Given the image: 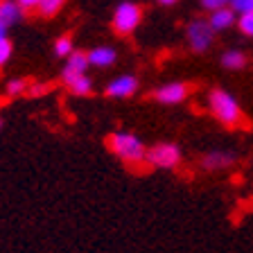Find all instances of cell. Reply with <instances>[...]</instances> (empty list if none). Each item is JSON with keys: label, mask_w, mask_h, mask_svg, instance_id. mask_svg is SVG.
<instances>
[{"label": "cell", "mask_w": 253, "mask_h": 253, "mask_svg": "<svg viewBox=\"0 0 253 253\" xmlns=\"http://www.w3.org/2000/svg\"><path fill=\"white\" fill-rule=\"evenodd\" d=\"M208 111L219 125L228 126V129H240V126L247 125L240 102L224 88H212L208 93Z\"/></svg>", "instance_id": "1"}, {"label": "cell", "mask_w": 253, "mask_h": 253, "mask_svg": "<svg viewBox=\"0 0 253 253\" xmlns=\"http://www.w3.org/2000/svg\"><path fill=\"white\" fill-rule=\"evenodd\" d=\"M106 147L120 158L122 163L126 165H142L147 163V149H145V142L136 136V133L129 131H113L106 138Z\"/></svg>", "instance_id": "2"}, {"label": "cell", "mask_w": 253, "mask_h": 253, "mask_svg": "<svg viewBox=\"0 0 253 253\" xmlns=\"http://www.w3.org/2000/svg\"><path fill=\"white\" fill-rule=\"evenodd\" d=\"M142 21V7L133 0H122L120 5L113 9L111 16V30L116 32L118 37H129L136 32V27Z\"/></svg>", "instance_id": "3"}, {"label": "cell", "mask_w": 253, "mask_h": 253, "mask_svg": "<svg viewBox=\"0 0 253 253\" xmlns=\"http://www.w3.org/2000/svg\"><path fill=\"white\" fill-rule=\"evenodd\" d=\"M181 147L174 142H156L147 149V165L156 169H174L181 163Z\"/></svg>", "instance_id": "4"}, {"label": "cell", "mask_w": 253, "mask_h": 253, "mask_svg": "<svg viewBox=\"0 0 253 253\" xmlns=\"http://www.w3.org/2000/svg\"><path fill=\"white\" fill-rule=\"evenodd\" d=\"M185 37H188L190 50L197 54H204L211 50L212 45V37H215V30L211 27V23L204 21V18H192L185 27Z\"/></svg>", "instance_id": "5"}, {"label": "cell", "mask_w": 253, "mask_h": 253, "mask_svg": "<svg viewBox=\"0 0 253 253\" xmlns=\"http://www.w3.org/2000/svg\"><path fill=\"white\" fill-rule=\"evenodd\" d=\"M190 90H192V86L188 84V82H169V84H163L158 86L156 90L152 93V100H156L158 104H181V102L188 100Z\"/></svg>", "instance_id": "6"}, {"label": "cell", "mask_w": 253, "mask_h": 253, "mask_svg": "<svg viewBox=\"0 0 253 253\" xmlns=\"http://www.w3.org/2000/svg\"><path fill=\"white\" fill-rule=\"evenodd\" d=\"M138 86H140V82L136 75H120L106 84L104 95L111 100H126V97H133L138 93Z\"/></svg>", "instance_id": "7"}, {"label": "cell", "mask_w": 253, "mask_h": 253, "mask_svg": "<svg viewBox=\"0 0 253 253\" xmlns=\"http://www.w3.org/2000/svg\"><path fill=\"white\" fill-rule=\"evenodd\" d=\"M61 82L75 97H88L93 95V79L86 73H73V70H61Z\"/></svg>", "instance_id": "8"}, {"label": "cell", "mask_w": 253, "mask_h": 253, "mask_svg": "<svg viewBox=\"0 0 253 253\" xmlns=\"http://www.w3.org/2000/svg\"><path fill=\"white\" fill-rule=\"evenodd\" d=\"M237 156L231 152H224V149H215V152H208L201 156V168L206 172H219V169H228L231 165H235Z\"/></svg>", "instance_id": "9"}, {"label": "cell", "mask_w": 253, "mask_h": 253, "mask_svg": "<svg viewBox=\"0 0 253 253\" xmlns=\"http://www.w3.org/2000/svg\"><path fill=\"white\" fill-rule=\"evenodd\" d=\"M25 18V9H23L16 0H2L0 2V23L5 27H14Z\"/></svg>", "instance_id": "10"}, {"label": "cell", "mask_w": 253, "mask_h": 253, "mask_svg": "<svg viewBox=\"0 0 253 253\" xmlns=\"http://www.w3.org/2000/svg\"><path fill=\"white\" fill-rule=\"evenodd\" d=\"M208 23H211V27L215 32L228 30V27L235 25V9H233V7H228V5L217 7V9L211 11V18H208Z\"/></svg>", "instance_id": "11"}, {"label": "cell", "mask_w": 253, "mask_h": 253, "mask_svg": "<svg viewBox=\"0 0 253 253\" xmlns=\"http://www.w3.org/2000/svg\"><path fill=\"white\" fill-rule=\"evenodd\" d=\"M118 59V52L111 45H97L93 50H88V61L95 68H109L113 66Z\"/></svg>", "instance_id": "12"}, {"label": "cell", "mask_w": 253, "mask_h": 253, "mask_svg": "<svg viewBox=\"0 0 253 253\" xmlns=\"http://www.w3.org/2000/svg\"><path fill=\"white\" fill-rule=\"evenodd\" d=\"M90 66L88 61V52H82V50H73L70 57H66V66L63 70H73V73H86Z\"/></svg>", "instance_id": "13"}, {"label": "cell", "mask_w": 253, "mask_h": 253, "mask_svg": "<svg viewBox=\"0 0 253 253\" xmlns=\"http://www.w3.org/2000/svg\"><path fill=\"white\" fill-rule=\"evenodd\" d=\"M221 66L228 70H242L247 66V54L240 50H228L221 54Z\"/></svg>", "instance_id": "14"}, {"label": "cell", "mask_w": 253, "mask_h": 253, "mask_svg": "<svg viewBox=\"0 0 253 253\" xmlns=\"http://www.w3.org/2000/svg\"><path fill=\"white\" fill-rule=\"evenodd\" d=\"M66 2H68V0H41L37 7V14L41 16V18H54V16L66 7Z\"/></svg>", "instance_id": "15"}, {"label": "cell", "mask_w": 253, "mask_h": 253, "mask_svg": "<svg viewBox=\"0 0 253 253\" xmlns=\"http://www.w3.org/2000/svg\"><path fill=\"white\" fill-rule=\"evenodd\" d=\"M73 50H75V45H73V37H70V34H61V37L54 41V45H52L54 57H59V59L70 57Z\"/></svg>", "instance_id": "16"}, {"label": "cell", "mask_w": 253, "mask_h": 253, "mask_svg": "<svg viewBox=\"0 0 253 253\" xmlns=\"http://www.w3.org/2000/svg\"><path fill=\"white\" fill-rule=\"evenodd\" d=\"M27 86H30V79L25 77H14L5 84V95L7 97H21L27 93Z\"/></svg>", "instance_id": "17"}, {"label": "cell", "mask_w": 253, "mask_h": 253, "mask_svg": "<svg viewBox=\"0 0 253 253\" xmlns=\"http://www.w3.org/2000/svg\"><path fill=\"white\" fill-rule=\"evenodd\" d=\"M11 54H14V43L7 39H0V68H5L7 63H9Z\"/></svg>", "instance_id": "18"}, {"label": "cell", "mask_w": 253, "mask_h": 253, "mask_svg": "<svg viewBox=\"0 0 253 253\" xmlns=\"http://www.w3.org/2000/svg\"><path fill=\"white\" fill-rule=\"evenodd\" d=\"M50 93V86L45 84V82H30V86H27V93L30 97H43V95Z\"/></svg>", "instance_id": "19"}, {"label": "cell", "mask_w": 253, "mask_h": 253, "mask_svg": "<svg viewBox=\"0 0 253 253\" xmlns=\"http://www.w3.org/2000/svg\"><path fill=\"white\" fill-rule=\"evenodd\" d=\"M237 27H240V32H242V34L253 37V11H251V14H240Z\"/></svg>", "instance_id": "20"}, {"label": "cell", "mask_w": 253, "mask_h": 253, "mask_svg": "<svg viewBox=\"0 0 253 253\" xmlns=\"http://www.w3.org/2000/svg\"><path fill=\"white\" fill-rule=\"evenodd\" d=\"M231 7L237 14H251L253 11V0H233Z\"/></svg>", "instance_id": "21"}, {"label": "cell", "mask_w": 253, "mask_h": 253, "mask_svg": "<svg viewBox=\"0 0 253 253\" xmlns=\"http://www.w3.org/2000/svg\"><path fill=\"white\" fill-rule=\"evenodd\" d=\"M224 5H226L224 0H201V7H204V9H208V11L217 9V7H224Z\"/></svg>", "instance_id": "22"}, {"label": "cell", "mask_w": 253, "mask_h": 253, "mask_svg": "<svg viewBox=\"0 0 253 253\" xmlns=\"http://www.w3.org/2000/svg\"><path fill=\"white\" fill-rule=\"evenodd\" d=\"M16 2H18V5H21L25 11H32V9H37L41 0H16Z\"/></svg>", "instance_id": "23"}, {"label": "cell", "mask_w": 253, "mask_h": 253, "mask_svg": "<svg viewBox=\"0 0 253 253\" xmlns=\"http://www.w3.org/2000/svg\"><path fill=\"white\" fill-rule=\"evenodd\" d=\"M158 5H165V7H172V5H176L179 0H156Z\"/></svg>", "instance_id": "24"}, {"label": "cell", "mask_w": 253, "mask_h": 253, "mask_svg": "<svg viewBox=\"0 0 253 253\" xmlns=\"http://www.w3.org/2000/svg\"><path fill=\"white\" fill-rule=\"evenodd\" d=\"M7 32H9V27H5L0 23V39H7Z\"/></svg>", "instance_id": "25"}, {"label": "cell", "mask_w": 253, "mask_h": 253, "mask_svg": "<svg viewBox=\"0 0 253 253\" xmlns=\"http://www.w3.org/2000/svg\"><path fill=\"white\" fill-rule=\"evenodd\" d=\"M224 2H226V5H231V2H233V0H224Z\"/></svg>", "instance_id": "26"}, {"label": "cell", "mask_w": 253, "mask_h": 253, "mask_svg": "<svg viewBox=\"0 0 253 253\" xmlns=\"http://www.w3.org/2000/svg\"><path fill=\"white\" fill-rule=\"evenodd\" d=\"M0 129H2V118H0Z\"/></svg>", "instance_id": "27"}, {"label": "cell", "mask_w": 253, "mask_h": 253, "mask_svg": "<svg viewBox=\"0 0 253 253\" xmlns=\"http://www.w3.org/2000/svg\"><path fill=\"white\" fill-rule=\"evenodd\" d=\"M0 2H2V0H0Z\"/></svg>", "instance_id": "28"}]
</instances>
